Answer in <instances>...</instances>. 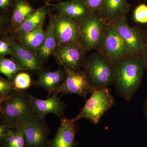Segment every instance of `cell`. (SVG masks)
<instances>
[{"instance_id": "cell-9", "label": "cell", "mask_w": 147, "mask_h": 147, "mask_svg": "<svg viewBox=\"0 0 147 147\" xmlns=\"http://www.w3.org/2000/svg\"><path fill=\"white\" fill-rule=\"evenodd\" d=\"M98 52L114 65L119 61L132 56L113 23L109 24L102 47Z\"/></svg>"}, {"instance_id": "cell-8", "label": "cell", "mask_w": 147, "mask_h": 147, "mask_svg": "<svg viewBox=\"0 0 147 147\" xmlns=\"http://www.w3.org/2000/svg\"><path fill=\"white\" fill-rule=\"evenodd\" d=\"M63 67L66 73L65 79L56 92L61 93L62 95L75 94L86 99L87 95L92 94L94 90L90 84L86 73L83 69L73 70Z\"/></svg>"}, {"instance_id": "cell-26", "label": "cell", "mask_w": 147, "mask_h": 147, "mask_svg": "<svg viewBox=\"0 0 147 147\" xmlns=\"http://www.w3.org/2000/svg\"><path fill=\"white\" fill-rule=\"evenodd\" d=\"M133 19L139 24H147V5L141 4L137 6L133 12Z\"/></svg>"}, {"instance_id": "cell-22", "label": "cell", "mask_w": 147, "mask_h": 147, "mask_svg": "<svg viewBox=\"0 0 147 147\" xmlns=\"http://www.w3.org/2000/svg\"><path fill=\"white\" fill-rule=\"evenodd\" d=\"M0 142L1 147H26L25 135L20 126L9 129L5 139Z\"/></svg>"}, {"instance_id": "cell-25", "label": "cell", "mask_w": 147, "mask_h": 147, "mask_svg": "<svg viewBox=\"0 0 147 147\" xmlns=\"http://www.w3.org/2000/svg\"><path fill=\"white\" fill-rule=\"evenodd\" d=\"M14 90L13 82L0 77V102L8 98Z\"/></svg>"}, {"instance_id": "cell-20", "label": "cell", "mask_w": 147, "mask_h": 147, "mask_svg": "<svg viewBox=\"0 0 147 147\" xmlns=\"http://www.w3.org/2000/svg\"><path fill=\"white\" fill-rule=\"evenodd\" d=\"M50 14V21L45 30V39L37 54L40 62L44 66L50 56L53 55L58 45L54 33V16Z\"/></svg>"}, {"instance_id": "cell-31", "label": "cell", "mask_w": 147, "mask_h": 147, "mask_svg": "<svg viewBox=\"0 0 147 147\" xmlns=\"http://www.w3.org/2000/svg\"><path fill=\"white\" fill-rule=\"evenodd\" d=\"M144 108L145 110V116L147 121V94L145 101Z\"/></svg>"}, {"instance_id": "cell-15", "label": "cell", "mask_w": 147, "mask_h": 147, "mask_svg": "<svg viewBox=\"0 0 147 147\" xmlns=\"http://www.w3.org/2000/svg\"><path fill=\"white\" fill-rule=\"evenodd\" d=\"M38 71V79L33 82V86L42 88L49 94L56 92L66 78L64 69L61 65L56 71L44 68Z\"/></svg>"}, {"instance_id": "cell-16", "label": "cell", "mask_w": 147, "mask_h": 147, "mask_svg": "<svg viewBox=\"0 0 147 147\" xmlns=\"http://www.w3.org/2000/svg\"><path fill=\"white\" fill-rule=\"evenodd\" d=\"M52 5L59 14L77 22L83 21L92 13L83 0H67Z\"/></svg>"}, {"instance_id": "cell-13", "label": "cell", "mask_w": 147, "mask_h": 147, "mask_svg": "<svg viewBox=\"0 0 147 147\" xmlns=\"http://www.w3.org/2000/svg\"><path fill=\"white\" fill-rule=\"evenodd\" d=\"M58 93L55 92L51 97L45 100L39 99L30 94L32 108L35 114L45 117L47 114L52 113L56 115L60 120L64 118V111L65 103L58 96Z\"/></svg>"}, {"instance_id": "cell-11", "label": "cell", "mask_w": 147, "mask_h": 147, "mask_svg": "<svg viewBox=\"0 0 147 147\" xmlns=\"http://www.w3.org/2000/svg\"><path fill=\"white\" fill-rule=\"evenodd\" d=\"M54 16V33L58 45L79 43L78 22L59 13Z\"/></svg>"}, {"instance_id": "cell-17", "label": "cell", "mask_w": 147, "mask_h": 147, "mask_svg": "<svg viewBox=\"0 0 147 147\" xmlns=\"http://www.w3.org/2000/svg\"><path fill=\"white\" fill-rule=\"evenodd\" d=\"M130 6L127 0H105L98 13L108 23L126 17Z\"/></svg>"}, {"instance_id": "cell-14", "label": "cell", "mask_w": 147, "mask_h": 147, "mask_svg": "<svg viewBox=\"0 0 147 147\" xmlns=\"http://www.w3.org/2000/svg\"><path fill=\"white\" fill-rule=\"evenodd\" d=\"M61 120V125L55 137L50 140L48 147H75L76 135L78 129L77 122L66 118Z\"/></svg>"}, {"instance_id": "cell-23", "label": "cell", "mask_w": 147, "mask_h": 147, "mask_svg": "<svg viewBox=\"0 0 147 147\" xmlns=\"http://www.w3.org/2000/svg\"><path fill=\"white\" fill-rule=\"evenodd\" d=\"M24 70H26L13 58L0 57V72L5 75L9 81L13 82L16 74Z\"/></svg>"}, {"instance_id": "cell-2", "label": "cell", "mask_w": 147, "mask_h": 147, "mask_svg": "<svg viewBox=\"0 0 147 147\" xmlns=\"http://www.w3.org/2000/svg\"><path fill=\"white\" fill-rule=\"evenodd\" d=\"M30 95L25 91L14 90L8 98L0 102L1 122L16 127L35 115Z\"/></svg>"}, {"instance_id": "cell-3", "label": "cell", "mask_w": 147, "mask_h": 147, "mask_svg": "<svg viewBox=\"0 0 147 147\" xmlns=\"http://www.w3.org/2000/svg\"><path fill=\"white\" fill-rule=\"evenodd\" d=\"M78 24L80 45L87 53L92 50L100 51L109 23L96 12Z\"/></svg>"}, {"instance_id": "cell-24", "label": "cell", "mask_w": 147, "mask_h": 147, "mask_svg": "<svg viewBox=\"0 0 147 147\" xmlns=\"http://www.w3.org/2000/svg\"><path fill=\"white\" fill-rule=\"evenodd\" d=\"M12 82L14 90L26 91L33 86V82L31 76L28 73L24 71L18 72Z\"/></svg>"}, {"instance_id": "cell-5", "label": "cell", "mask_w": 147, "mask_h": 147, "mask_svg": "<svg viewBox=\"0 0 147 147\" xmlns=\"http://www.w3.org/2000/svg\"><path fill=\"white\" fill-rule=\"evenodd\" d=\"M114 103V98L108 88L94 90L79 115L73 119L77 121L80 119H86L93 123L97 124L102 116Z\"/></svg>"}, {"instance_id": "cell-18", "label": "cell", "mask_w": 147, "mask_h": 147, "mask_svg": "<svg viewBox=\"0 0 147 147\" xmlns=\"http://www.w3.org/2000/svg\"><path fill=\"white\" fill-rule=\"evenodd\" d=\"M50 5L48 2H45L42 6L36 10L33 13L30 14L20 26L9 32L12 34H21L36 28L43 24L45 16L50 13L49 6Z\"/></svg>"}, {"instance_id": "cell-6", "label": "cell", "mask_w": 147, "mask_h": 147, "mask_svg": "<svg viewBox=\"0 0 147 147\" xmlns=\"http://www.w3.org/2000/svg\"><path fill=\"white\" fill-rule=\"evenodd\" d=\"M116 30L126 44L131 55L143 57L147 42V32L141 27L129 25L126 17L113 23Z\"/></svg>"}, {"instance_id": "cell-10", "label": "cell", "mask_w": 147, "mask_h": 147, "mask_svg": "<svg viewBox=\"0 0 147 147\" xmlns=\"http://www.w3.org/2000/svg\"><path fill=\"white\" fill-rule=\"evenodd\" d=\"M87 53L78 43L58 45L53 56L63 67L73 70H82Z\"/></svg>"}, {"instance_id": "cell-4", "label": "cell", "mask_w": 147, "mask_h": 147, "mask_svg": "<svg viewBox=\"0 0 147 147\" xmlns=\"http://www.w3.org/2000/svg\"><path fill=\"white\" fill-rule=\"evenodd\" d=\"M82 69L94 90L107 88L114 82L115 66L100 52L88 56Z\"/></svg>"}, {"instance_id": "cell-7", "label": "cell", "mask_w": 147, "mask_h": 147, "mask_svg": "<svg viewBox=\"0 0 147 147\" xmlns=\"http://www.w3.org/2000/svg\"><path fill=\"white\" fill-rule=\"evenodd\" d=\"M24 131L26 147H48L50 130L45 117L34 115L20 126Z\"/></svg>"}, {"instance_id": "cell-28", "label": "cell", "mask_w": 147, "mask_h": 147, "mask_svg": "<svg viewBox=\"0 0 147 147\" xmlns=\"http://www.w3.org/2000/svg\"><path fill=\"white\" fill-rule=\"evenodd\" d=\"M7 55H13L12 50L8 42L4 38L0 40V57H5Z\"/></svg>"}, {"instance_id": "cell-21", "label": "cell", "mask_w": 147, "mask_h": 147, "mask_svg": "<svg viewBox=\"0 0 147 147\" xmlns=\"http://www.w3.org/2000/svg\"><path fill=\"white\" fill-rule=\"evenodd\" d=\"M35 11L32 6L25 0H15L8 32L17 29L30 14Z\"/></svg>"}, {"instance_id": "cell-27", "label": "cell", "mask_w": 147, "mask_h": 147, "mask_svg": "<svg viewBox=\"0 0 147 147\" xmlns=\"http://www.w3.org/2000/svg\"><path fill=\"white\" fill-rule=\"evenodd\" d=\"M92 13H96L100 10L105 0H83Z\"/></svg>"}, {"instance_id": "cell-1", "label": "cell", "mask_w": 147, "mask_h": 147, "mask_svg": "<svg viewBox=\"0 0 147 147\" xmlns=\"http://www.w3.org/2000/svg\"><path fill=\"white\" fill-rule=\"evenodd\" d=\"M114 66L116 88L120 95L129 102L139 88L147 69L144 59L129 56L119 61Z\"/></svg>"}, {"instance_id": "cell-29", "label": "cell", "mask_w": 147, "mask_h": 147, "mask_svg": "<svg viewBox=\"0 0 147 147\" xmlns=\"http://www.w3.org/2000/svg\"><path fill=\"white\" fill-rule=\"evenodd\" d=\"M15 0H0L1 12L8 13L11 9L14 8Z\"/></svg>"}, {"instance_id": "cell-12", "label": "cell", "mask_w": 147, "mask_h": 147, "mask_svg": "<svg viewBox=\"0 0 147 147\" xmlns=\"http://www.w3.org/2000/svg\"><path fill=\"white\" fill-rule=\"evenodd\" d=\"M8 42L12 50V58L26 70H39L44 68L36 53L11 37L5 34L3 37Z\"/></svg>"}, {"instance_id": "cell-19", "label": "cell", "mask_w": 147, "mask_h": 147, "mask_svg": "<svg viewBox=\"0 0 147 147\" xmlns=\"http://www.w3.org/2000/svg\"><path fill=\"white\" fill-rule=\"evenodd\" d=\"M43 24L31 31L21 34H13L11 37L37 54L45 39V31L42 28Z\"/></svg>"}, {"instance_id": "cell-30", "label": "cell", "mask_w": 147, "mask_h": 147, "mask_svg": "<svg viewBox=\"0 0 147 147\" xmlns=\"http://www.w3.org/2000/svg\"><path fill=\"white\" fill-rule=\"evenodd\" d=\"M143 57L144 59L147 67V42L146 46H145L144 51V54H143Z\"/></svg>"}]
</instances>
